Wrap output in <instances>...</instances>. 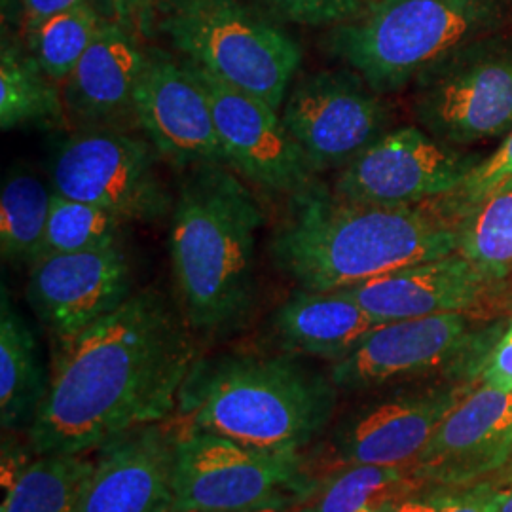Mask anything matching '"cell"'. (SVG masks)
I'll use <instances>...</instances> for the list:
<instances>
[{"instance_id": "5b68a950", "label": "cell", "mask_w": 512, "mask_h": 512, "mask_svg": "<svg viewBox=\"0 0 512 512\" xmlns=\"http://www.w3.org/2000/svg\"><path fill=\"white\" fill-rule=\"evenodd\" d=\"M511 0H372L330 29L327 48L380 93L401 92L440 59L494 37L511 19Z\"/></svg>"}, {"instance_id": "6da1fadb", "label": "cell", "mask_w": 512, "mask_h": 512, "mask_svg": "<svg viewBox=\"0 0 512 512\" xmlns=\"http://www.w3.org/2000/svg\"><path fill=\"white\" fill-rule=\"evenodd\" d=\"M196 363L190 327L156 291H139L55 342L48 391L29 425L38 456L86 454L169 418Z\"/></svg>"}, {"instance_id": "83f0119b", "label": "cell", "mask_w": 512, "mask_h": 512, "mask_svg": "<svg viewBox=\"0 0 512 512\" xmlns=\"http://www.w3.org/2000/svg\"><path fill=\"white\" fill-rule=\"evenodd\" d=\"M124 226L126 220L103 207L71 200L54 192L37 260L118 247L122 245Z\"/></svg>"}, {"instance_id": "7c38bea8", "label": "cell", "mask_w": 512, "mask_h": 512, "mask_svg": "<svg viewBox=\"0 0 512 512\" xmlns=\"http://www.w3.org/2000/svg\"><path fill=\"white\" fill-rule=\"evenodd\" d=\"M482 160L475 150L448 145L420 126L389 129L338 171L332 194L363 205H420L454 192Z\"/></svg>"}, {"instance_id": "8fae6325", "label": "cell", "mask_w": 512, "mask_h": 512, "mask_svg": "<svg viewBox=\"0 0 512 512\" xmlns=\"http://www.w3.org/2000/svg\"><path fill=\"white\" fill-rule=\"evenodd\" d=\"M311 169L340 171L389 131L391 107L351 69L296 80L279 110Z\"/></svg>"}, {"instance_id": "d4e9b609", "label": "cell", "mask_w": 512, "mask_h": 512, "mask_svg": "<svg viewBox=\"0 0 512 512\" xmlns=\"http://www.w3.org/2000/svg\"><path fill=\"white\" fill-rule=\"evenodd\" d=\"M95 461L84 454H44L10 482L0 512H78Z\"/></svg>"}, {"instance_id": "ac0fdd59", "label": "cell", "mask_w": 512, "mask_h": 512, "mask_svg": "<svg viewBox=\"0 0 512 512\" xmlns=\"http://www.w3.org/2000/svg\"><path fill=\"white\" fill-rule=\"evenodd\" d=\"M99 450L78 512H173L177 429L152 423Z\"/></svg>"}, {"instance_id": "e575fe53", "label": "cell", "mask_w": 512, "mask_h": 512, "mask_svg": "<svg viewBox=\"0 0 512 512\" xmlns=\"http://www.w3.org/2000/svg\"><path fill=\"white\" fill-rule=\"evenodd\" d=\"M499 490L494 484H475L463 494H452L442 512H495Z\"/></svg>"}, {"instance_id": "f1b7e54d", "label": "cell", "mask_w": 512, "mask_h": 512, "mask_svg": "<svg viewBox=\"0 0 512 512\" xmlns=\"http://www.w3.org/2000/svg\"><path fill=\"white\" fill-rule=\"evenodd\" d=\"M103 19L105 16L97 2L84 4L48 19L38 29L27 33L25 46L42 71L63 86L92 46Z\"/></svg>"}, {"instance_id": "484cf974", "label": "cell", "mask_w": 512, "mask_h": 512, "mask_svg": "<svg viewBox=\"0 0 512 512\" xmlns=\"http://www.w3.org/2000/svg\"><path fill=\"white\" fill-rule=\"evenodd\" d=\"M54 190L19 167L6 175L0 194V251L12 264H33L44 239Z\"/></svg>"}, {"instance_id": "8992f818", "label": "cell", "mask_w": 512, "mask_h": 512, "mask_svg": "<svg viewBox=\"0 0 512 512\" xmlns=\"http://www.w3.org/2000/svg\"><path fill=\"white\" fill-rule=\"evenodd\" d=\"M156 27L181 57L275 110L302 65L296 38L241 0H162Z\"/></svg>"}, {"instance_id": "44dd1931", "label": "cell", "mask_w": 512, "mask_h": 512, "mask_svg": "<svg viewBox=\"0 0 512 512\" xmlns=\"http://www.w3.org/2000/svg\"><path fill=\"white\" fill-rule=\"evenodd\" d=\"M380 323L342 291L315 293L298 289L272 317L279 348L310 355L332 365L346 359Z\"/></svg>"}, {"instance_id": "836d02e7", "label": "cell", "mask_w": 512, "mask_h": 512, "mask_svg": "<svg viewBox=\"0 0 512 512\" xmlns=\"http://www.w3.org/2000/svg\"><path fill=\"white\" fill-rule=\"evenodd\" d=\"M92 2H97V0H21L19 12H21L23 35L35 31L48 19L71 12L74 8H80L84 4H92Z\"/></svg>"}, {"instance_id": "2e32d148", "label": "cell", "mask_w": 512, "mask_h": 512, "mask_svg": "<svg viewBox=\"0 0 512 512\" xmlns=\"http://www.w3.org/2000/svg\"><path fill=\"white\" fill-rule=\"evenodd\" d=\"M122 245L40 258L29 266L27 302L55 342L73 338L131 296Z\"/></svg>"}, {"instance_id": "ba28073f", "label": "cell", "mask_w": 512, "mask_h": 512, "mask_svg": "<svg viewBox=\"0 0 512 512\" xmlns=\"http://www.w3.org/2000/svg\"><path fill=\"white\" fill-rule=\"evenodd\" d=\"M420 128L454 147L512 131V44L495 37L454 52L412 84Z\"/></svg>"}, {"instance_id": "277c9868", "label": "cell", "mask_w": 512, "mask_h": 512, "mask_svg": "<svg viewBox=\"0 0 512 512\" xmlns=\"http://www.w3.org/2000/svg\"><path fill=\"white\" fill-rule=\"evenodd\" d=\"M336 385L291 353L196 359L179 393V429L270 454L302 456L329 425Z\"/></svg>"}, {"instance_id": "7a4b0ae2", "label": "cell", "mask_w": 512, "mask_h": 512, "mask_svg": "<svg viewBox=\"0 0 512 512\" xmlns=\"http://www.w3.org/2000/svg\"><path fill=\"white\" fill-rule=\"evenodd\" d=\"M459 222L433 202L380 207L346 202L323 184L289 198L270 241L279 272L298 289L330 293L458 251Z\"/></svg>"}, {"instance_id": "4dcf8cb0", "label": "cell", "mask_w": 512, "mask_h": 512, "mask_svg": "<svg viewBox=\"0 0 512 512\" xmlns=\"http://www.w3.org/2000/svg\"><path fill=\"white\" fill-rule=\"evenodd\" d=\"M275 19L306 27H338L361 16L372 0H258Z\"/></svg>"}, {"instance_id": "7402d4cb", "label": "cell", "mask_w": 512, "mask_h": 512, "mask_svg": "<svg viewBox=\"0 0 512 512\" xmlns=\"http://www.w3.org/2000/svg\"><path fill=\"white\" fill-rule=\"evenodd\" d=\"M71 128L63 88L42 71L37 59L14 37L2 33L0 46V128Z\"/></svg>"}, {"instance_id": "4316f807", "label": "cell", "mask_w": 512, "mask_h": 512, "mask_svg": "<svg viewBox=\"0 0 512 512\" xmlns=\"http://www.w3.org/2000/svg\"><path fill=\"white\" fill-rule=\"evenodd\" d=\"M459 255L490 283L512 275V179L459 220Z\"/></svg>"}, {"instance_id": "f546056e", "label": "cell", "mask_w": 512, "mask_h": 512, "mask_svg": "<svg viewBox=\"0 0 512 512\" xmlns=\"http://www.w3.org/2000/svg\"><path fill=\"white\" fill-rule=\"evenodd\" d=\"M512 179V131L492 156L476 165L475 171L458 188L442 198L431 200L452 220L463 219L484 202L501 184Z\"/></svg>"}, {"instance_id": "9c48e42d", "label": "cell", "mask_w": 512, "mask_h": 512, "mask_svg": "<svg viewBox=\"0 0 512 512\" xmlns=\"http://www.w3.org/2000/svg\"><path fill=\"white\" fill-rule=\"evenodd\" d=\"M158 150L131 129H74L52 158V190L126 222H158L173 211Z\"/></svg>"}, {"instance_id": "1f68e13d", "label": "cell", "mask_w": 512, "mask_h": 512, "mask_svg": "<svg viewBox=\"0 0 512 512\" xmlns=\"http://www.w3.org/2000/svg\"><path fill=\"white\" fill-rule=\"evenodd\" d=\"M109 8V18L122 23L135 33L148 35L158 18L162 0H103Z\"/></svg>"}, {"instance_id": "d6986e66", "label": "cell", "mask_w": 512, "mask_h": 512, "mask_svg": "<svg viewBox=\"0 0 512 512\" xmlns=\"http://www.w3.org/2000/svg\"><path fill=\"white\" fill-rule=\"evenodd\" d=\"M147 48L135 31L105 18L92 46L63 88L69 126L74 129H133L135 88Z\"/></svg>"}, {"instance_id": "5bb4252c", "label": "cell", "mask_w": 512, "mask_h": 512, "mask_svg": "<svg viewBox=\"0 0 512 512\" xmlns=\"http://www.w3.org/2000/svg\"><path fill=\"white\" fill-rule=\"evenodd\" d=\"M135 116L137 128L167 162L181 169L228 165L209 97L184 57L147 48L135 88Z\"/></svg>"}, {"instance_id": "9a60e30c", "label": "cell", "mask_w": 512, "mask_h": 512, "mask_svg": "<svg viewBox=\"0 0 512 512\" xmlns=\"http://www.w3.org/2000/svg\"><path fill=\"white\" fill-rule=\"evenodd\" d=\"M471 391L469 384L433 385L370 404L349 416L332 435L325 465H412L444 418Z\"/></svg>"}, {"instance_id": "3957f363", "label": "cell", "mask_w": 512, "mask_h": 512, "mask_svg": "<svg viewBox=\"0 0 512 512\" xmlns=\"http://www.w3.org/2000/svg\"><path fill=\"white\" fill-rule=\"evenodd\" d=\"M264 220L255 194L228 165L186 169L171 211L169 258L190 329L220 336L247 323Z\"/></svg>"}, {"instance_id": "ffe728a7", "label": "cell", "mask_w": 512, "mask_h": 512, "mask_svg": "<svg viewBox=\"0 0 512 512\" xmlns=\"http://www.w3.org/2000/svg\"><path fill=\"white\" fill-rule=\"evenodd\" d=\"M492 285L456 251L340 291L380 323H389L440 313H465L475 308Z\"/></svg>"}, {"instance_id": "cb8c5ba5", "label": "cell", "mask_w": 512, "mask_h": 512, "mask_svg": "<svg viewBox=\"0 0 512 512\" xmlns=\"http://www.w3.org/2000/svg\"><path fill=\"white\" fill-rule=\"evenodd\" d=\"M48 384L38 363L37 342L14 310L6 289L0 308V421L4 429L33 423Z\"/></svg>"}, {"instance_id": "d6a6232c", "label": "cell", "mask_w": 512, "mask_h": 512, "mask_svg": "<svg viewBox=\"0 0 512 512\" xmlns=\"http://www.w3.org/2000/svg\"><path fill=\"white\" fill-rule=\"evenodd\" d=\"M480 382L499 391H512V321L482 368Z\"/></svg>"}, {"instance_id": "603a6c76", "label": "cell", "mask_w": 512, "mask_h": 512, "mask_svg": "<svg viewBox=\"0 0 512 512\" xmlns=\"http://www.w3.org/2000/svg\"><path fill=\"white\" fill-rule=\"evenodd\" d=\"M425 486L412 465H349L321 478L293 512H389Z\"/></svg>"}, {"instance_id": "8d00e7d4", "label": "cell", "mask_w": 512, "mask_h": 512, "mask_svg": "<svg viewBox=\"0 0 512 512\" xmlns=\"http://www.w3.org/2000/svg\"><path fill=\"white\" fill-rule=\"evenodd\" d=\"M495 512H512V488L499 490Z\"/></svg>"}, {"instance_id": "30bf717a", "label": "cell", "mask_w": 512, "mask_h": 512, "mask_svg": "<svg viewBox=\"0 0 512 512\" xmlns=\"http://www.w3.org/2000/svg\"><path fill=\"white\" fill-rule=\"evenodd\" d=\"M499 338L497 330L476 329L465 313L389 321L372 330L346 359L330 366L329 376L344 391L433 372L458 376L471 363L484 368Z\"/></svg>"}, {"instance_id": "4fadbf2b", "label": "cell", "mask_w": 512, "mask_h": 512, "mask_svg": "<svg viewBox=\"0 0 512 512\" xmlns=\"http://www.w3.org/2000/svg\"><path fill=\"white\" fill-rule=\"evenodd\" d=\"M209 97L220 147L239 177L272 194L293 198L319 183L304 152L285 128L279 110L239 92L188 61Z\"/></svg>"}, {"instance_id": "d590c367", "label": "cell", "mask_w": 512, "mask_h": 512, "mask_svg": "<svg viewBox=\"0 0 512 512\" xmlns=\"http://www.w3.org/2000/svg\"><path fill=\"white\" fill-rule=\"evenodd\" d=\"M450 497L452 494H442V492H433V494L420 492L404 499L389 512H442V509L448 505Z\"/></svg>"}, {"instance_id": "74e56055", "label": "cell", "mask_w": 512, "mask_h": 512, "mask_svg": "<svg viewBox=\"0 0 512 512\" xmlns=\"http://www.w3.org/2000/svg\"><path fill=\"white\" fill-rule=\"evenodd\" d=\"M294 507H262V509H255V511L245 512H293Z\"/></svg>"}, {"instance_id": "52a82bcc", "label": "cell", "mask_w": 512, "mask_h": 512, "mask_svg": "<svg viewBox=\"0 0 512 512\" xmlns=\"http://www.w3.org/2000/svg\"><path fill=\"white\" fill-rule=\"evenodd\" d=\"M321 478L302 456L270 454L202 431L177 429L173 512L296 507Z\"/></svg>"}, {"instance_id": "e0dca14e", "label": "cell", "mask_w": 512, "mask_h": 512, "mask_svg": "<svg viewBox=\"0 0 512 512\" xmlns=\"http://www.w3.org/2000/svg\"><path fill=\"white\" fill-rule=\"evenodd\" d=\"M511 458L512 391L480 382L444 418L412 467L427 486H459Z\"/></svg>"}]
</instances>
